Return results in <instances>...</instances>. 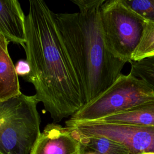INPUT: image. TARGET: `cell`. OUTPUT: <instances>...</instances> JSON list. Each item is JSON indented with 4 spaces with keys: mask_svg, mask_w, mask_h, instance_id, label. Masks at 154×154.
I'll list each match as a JSON object with an SVG mask.
<instances>
[{
    "mask_svg": "<svg viewBox=\"0 0 154 154\" xmlns=\"http://www.w3.org/2000/svg\"><path fill=\"white\" fill-rule=\"evenodd\" d=\"M25 31L26 41L23 48L30 72L23 78L34 85L37 100L57 123L73 115L85 102L54 13L45 1H29Z\"/></svg>",
    "mask_w": 154,
    "mask_h": 154,
    "instance_id": "cell-1",
    "label": "cell"
},
{
    "mask_svg": "<svg viewBox=\"0 0 154 154\" xmlns=\"http://www.w3.org/2000/svg\"><path fill=\"white\" fill-rule=\"evenodd\" d=\"M71 1L79 11L54 13V17L85 105L119 78L126 62L115 57L105 41L100 17V7L105 0Z\"/></svg>",
    "mask_w": 154,
    "mask_h": 154,
    "instance_id": "cell-2",
    "label": "cell"
},
{
    "mask_svg": "<svg viewBox=\"0 0 154 154\" xmlns=\"http://www.w3.org/2000/svg\"><path fill=\"white\" fill-rule=\"evenodd\" d=\"M34 95L0 100V154H29L40 132Z\"/></svg>",
    "mask_w": 154,
    "mask_h": 154,
    "instance_id": "cell-3",
    "label": "cell"
},
{
    "mask_svg": "<svg viewBox=\"0 0 154 154\" xmlns=\"http://www.w3.org/2000/svg\"><path fill=\"white\" fill-rule=\"evenodd\" d=\"M100 17L109 51L117 58L130 62L141 39L146 22L123 0L105 1L100 7Z\"/></svg>",
    "mask_w": 154,
    "mask_h": 154,
    "instance_id": "cell-4",
    "label": "cell"
},
{
    "mask_svg": "<svg viewBox=\"0 0 154 154\" xmlns=\"http://www.w3.org/2000/svg\"><path fill=\"white\" fill-rule=\"evenodd\" d=\"M154 99V93L141 80L122 74L103 93L71 116L75 122L96 121L126 111Z\"/></svg>",
    "mask_w": 154,
    "mask_h": 154,
    "instance_id": "cell-5",
    "label": "cell"
},
{
    "mask_svg": "<svg viewBox=\"0 0 154 154\" xmlns=\"http://www.w3.org/2000/svg\"><path fill=\"white\" fill-rule=\"evenodd\" d=\"M66 128L85 137L101 136L122 144L131 154L154 152V126L106 123L98 121L75 122L69 119Z\"/></svg>",
    "mask_w": 154,
    "mask_h": 154,
    "instance_id": "cell-6",
    "label": "cell"
},
{
    "mask_svg": "<svg viewBox=\"0 0 154 154\" xmlns=\"http://www.w3.org/2000/svg\"><path fill=\"white\" fill-rule=\"evenodd\" d=\"M29 154H81V146L72 131L53 122L45 127Z\"/></svg>",
    "mask_w": 154,
    "mask_h": 154,
    "instance_id": "cell-7",
    "label": "cell"
},
{
    "mask_svg": "<svg viewBox=\"0 0 154 154\" xmlns=\"http://www.w3.org/2000/svg\"><path fill=\"white\" fill-rule=\"evenodd\" d=\"M25 14L17 0H0V34L22 46L25 43Z\"/></svg>",
    "mask_w": 154,
    "mask_h": 154,
    "instance_id": "cell-8",
    "label": "cell"
},
{
    "mask_svg": "<svg viewBox=\"0 0 154 154\" xmlns=\"http://www.w3.org/2000/svg\"><path fill=\"white\" fill-rule=\"evenodd\" d=\"M9 43L0 34V100L8 99L22 93L15 66L9 55Z\"/></svg>",
    "mask_w": 154,
    "mask_h": 154,
    "instance_id": "cell-9",
    "label": "cell"
},
{
    "mask_svg": "<svg viewBox=\"0 0 154 154\" xmlns=\"http://www.w3.org/2000/svg\"><path fill=\"white\" fill-rule=\"evenodd\" d=\"M96 121L117 125L154 126V99Z\"/></svg>",
    "mask_w": 154,
    "mask_h": 154,
    "instance_id": "cell-10",
    "label": "cell"
},
{
    "mask_svg": "<svg viewBox=\"0 0 154 154\" xmlns=\"http://www.w3.org/2000/svg\"><path fill=\"white\" fill-rule=\"evenodd\" d=\"M70 131L80 143L81 154H131L125 146L108 138L101 136L85 137Z\"/></svg>",
    "mask_w": 154,
    "mask_h": 154,
    "instance_id": "cell-11",
    "label": "cell"
},
{
    "mask_svg": "<svg viewBox=\"0 0 154 154\" xmlns=\"http://www.w3.org/2000/svg\"><path fill=\"white\" fill-rule=\"evenodd\" d=\"M129 63V74L143 81L154 93V57Z\"/></svg>",
    "mask_w": 154,
    "mask_h": 154,
    "instance_id": "cell-12",
    "label": "cell"
},
{
    "mask_svg": "<svg viewBox=\"0 0 154 154\" xmlns=\"http://www.w3.org/2000/svg\"><path fill=\"white\" fill-rule=\"evenodd\" d=\"M152 57H154V23L146 22L141 39L133 54L132 60L138 61Z\"/></svg>",
    "mask_w": 154,
    "mask_h": 154,
    "instance_id": "cell-13",
    "label": "cell"
},
{
    "mask_svg": "<svg viewBox=\"0 0 154 154\" xmlns=\"http://www.w3.org/2000/svg\"><path fill=\"white\" fill-rule=\"evenodd\" d=\"M126 5L146 22L154 23V0H123Z\"/></svg>",
    "mask_w": 154,
    "mask_h": 154,
    "instance_id": "cell-14",
    "label": "cell"
},
{
    "mask_svg": "<svg viewBox=\"0 0 154 154\" xmlns=\"http://www.w3.org/2000/svg\"><path fill=\"white\" fill-rule=\"evenodd\" d=\"M15 69L17 75H20L22 78L28 75L30 72V67L26 60H19L15 65Z\"/></svg>",
    "mask_w": 154,
    "mask_h": 154,
    "instance_id": "cell-15",
    "label": "cell"
},
{
    "mask_svg": "<svg viewBox=\"0 0 154 154\" xmlns=\"http://www.w3.org/2000/svg\"><path fill=\"white\" fill-rule=\"evenodd\" d=\"M139 154H154V152H143Z\"/></svg>",
    "mask_w": 154,
    "mask_h": 154,
    "instance_id": "cell-16",
    "label": "cell"
}]
</instances>
